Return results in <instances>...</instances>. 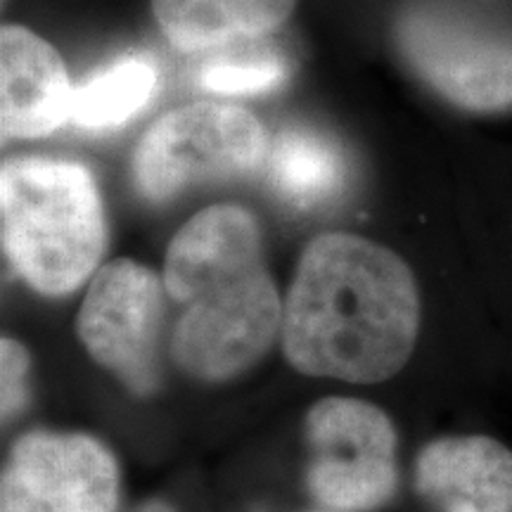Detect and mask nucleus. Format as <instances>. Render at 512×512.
Segmentation results:
<instances>
[{
	"label": "nucleus",
	"instance_id": "nucleus-1",
	"mask_svg": "<svg viewBox=\"0 0 512 512\" xmlns=\"http://www.w3.org/2000/svg\"><path fill=\"white\" fill-rule=\"evenodd\" d=\"M280 332L299 373L387 380L406 366L420 332L411 266L361 235H318L299 256Z\"/></svg>",
	"mask_w": 512,
	"mask_h": 512
},
{
	"label": "nucleus",
	"instance_id": "nucleus-2",
	"mask_svg": "<svg viewBox=\"0 0 512 512\" xmlns=\"http://www.w3.org/2000/svg\"><path fill=\"white\" fill-rule=\"evenodd\" d=\"M0 223L5 259L46 297L79 290L105 254L100 190L86 166L67 159L29 155L3 162Z\"/></svg>",
	"mask_w": 512,
	"mask_h": 512
},
{
	"label": "nucleus",
	"instance_id": "nucleus-3",
	"mask_svg": "<svg viewBox=\"0 0 512 512\" xmlns=\"http://www.w3.org/2000/svg\"><path fill=\"white\" fill-rule=\"evenodd\" d=\"M403 60L434 93L470 112L512 107V34L444 0H415L394 22Z\"/></svg>",
	"mask_w": 512,
	"mask_h": 512
},
{
	"label": "nucleus",
	"instance_id": "nucleus-4",
	"mask_svg": "<svg viewBox=\"0 0 512 512\" xmlns=\"http://www.w3.org/2000/svg\"><path fill=\"white\" fill-rule=\"evenodd\" d=\"M268 147L266 128L252 112L195 102L147 128L133 155V181L145 200L169 202L195 183L254 174Z\"/></svg>",
	"mask_w": 512,
	"mask_h": 512
},
{
	"label": "nucleus",
	"instance_id": "nucleus-5",
	"mask_svg": "<svg viewBox=\"0 0 512 512\" xmlns=\"http://www.w3.org/2000/svg\"><path fill=\"white\" fill-rule=\"evenodd\" d=\"M283 304L264 261L209 280L183 304L171 337L174 361L197 380L240 375L271 349Z\"/></svg>",
	"mask_w": 512,
	"mask_h": 512
},
{
	"label": "nucleus",
	"instance_id": "nucleus-6",
	"mask_svg": "<svg viewBox=\"0 0 512 512\" xmlns=\"http://www.w3.org/2000/svg\"><path fill=\"white\" fill-rule=\"evenodd\" d=\"M311 444L309 489L342 512L380 508L396 491V432L373 403L330 396L306 418Z\"/></svg>",
	"mask_w": 512,
	"mask_h": 512
},
{
	"label": "nucleus",
	"instance_id": "nucleus-7",
	"mask_svg": "<svg viewBox=\"0 0 512 512\" xmlns=\"http://www.w3.org/2000/svg\"><path fill=\"white\" fill-rule=\"evenodd\" d=\"M164 292V280L152 268L114 259L95 273L79 311L83 347L136 394L157 387Z\"/></svg>",
	"mask_w": 512,
	"mask_h": 512
},
{
	"label": "nucleus",
	"instance_id": "nucleus-8",
	"mask_svg": "<svg viewBox=\"0 0 512 512\" xmlns=\"http://www.w3.org/2000/svg\"><path fill=\"white\" fill-rule=\"evenodd\" d=\"M117 503V460L98 439L36 430L12 446L0 512H114Z\"/></svg>",
	"mask_w": 512,
	"mask_h": 512
},
{
	"label": "nucleus",
	"instance_id": "nucleus-9",
	"mask_svg": "<svg viewBox=\"0 0 512 512\" xmlns=\"http://www.w3.org/2000/svg\"><path fill=\"white\" fill-rule=\"evenodd\" d=\"M72 81L62 55L22 24L0 29V128L5 140L46 138L72 121Z\"/></svg>",
	"mask_w": 512,
	"mask_h": 512
},
{
	"label": "nucleus",
	"instance_id": "nucleus-10",
	"mask_svg": "<svg viewBox=\"0 0 512 512\" xmlns=\"http://www.w3.org/2000/svg\"><path fill=\"white\" fill-rule=\"evenodd\" d=\"M415 486L434 512H512V451L491 437H444L420 451Z\"/></svg>",
	"mask_w": 512,
	"mask_h": 512
},
{
	"label": "nucleus",
	"instance_id": "nucleus-11",
	"mask_svg": "<svg viewBox=\"0 0 512 512\" xmlns=\"http://www.w3.org/2000/svg\"><path fill=\"white\" fill-rule=\"evenodd\" d=\"M264 261L261 228L252 211L214 204L181 226L164 256V290L185 304L204 283L223 273Z\"/></svg>",
	"mask_w": 512,
	"mask_h": 512
},
{
	"label": "nucleus",
	"instance_id": "nucleus-12",
	"mask_svg": "<svg viewBox=\"0 0 512 512\" xmlns=\"http://www.w3.org/2000/svg\"><path fill=\"white\" fill-rule=\"evenodd\" d=\"M264 166L275 195L294 207L332 202L349 183V159L342 147L328 133L304 126L280 131Z\"/></svg>",
	"mask_w": 512,
	"mask_h": 512
},
{
	"label": "nucleus",
	"instance_id": "nucleus-13",
	"mask_svg": "<svg viewBox=\"0 0 512 512\" xmlns=\"http://www.w3.org/2000/svg\"><path fill=\"white\" fill-rule=\"evenodd\" d=\"M157 86V67L147 57H121L76 88L72 121L88 131L126 124L152 100Z\"/></svg>",
	"mask_w": 512,
	"mask_h": 512
},
{
	"label": "nucleus",
	"instance_id": "nucleus-14",
	"mask_svg": "<svg viewBox=\"0 0 512 512\" xmlns=\"http://www.w3.org/2000/svg\"><path fill=\"white\" fill-rule=\"evenodd\" d=\"M159 29L185 53L219 48L240 38L226 0H152Z\"/></svg>",
	"mask_w": 512,
	"mask_h": 512
},
{
	"label": "nucleus",
	"instance_id": "nucleus-15",
	"mask_svg": "<svg viewBox=\"0 0 512 512\" xmlns=\"http://www.w3.org/2000/svg\"><path fill=\"white\" fill-rule=\"evenodd\" d=\"M287 69L280 60L211 62L200 72V86L216 95H266L285 81Z\"/></svg>",
	"mask_w": 512,
	"mask_h": 512
},
{
	"label": "nucleus",
	"instance_id": "nucleus-16",
	"mask_svg": "<svg viewBox=\"0 0 512 512\" xmlns=\"http://www.w3.org/2000/svg\"><path fill=\"white\" fill-rule=\"evenodd\" d=\"M240 36L259 38L278 31L297 8V0H226Z\"/></svg>",
	"mask_w": 512,
	"mask_h": 512
},
{
	"label": "nucleus",
	"instance_id": "nucleus-17",
	"mask_svg": "<svg viewBox=\"0 0 512 512\" xmlns=\"http://www.w3.org/2000/svg\"><path fill=\"white\" fill-rule=\"evenodd\" d=\"M29 351L17 339L3 337L0 342V387H3V418L10 420L27 406Z\"/></svg>",
	"mask_w": 512,
	"mask_h": 512
},
{
	"label": "nucleus",
	"instance_id": "nucleus-18",
	"mask_svg": "<svg viewBox=\"0 0 512 512\" xmlns=\"http://www.w3.org/2000/svg\"><path fill=\"white\" fill-rule=\"evenodd\" d=\"M133 512H174V508L171 505H166L162 501H147L143 505H138L136 510Z\"/></svg>",
	"mask_w": 512,
	"mask_h": 512
}]
</instances>
